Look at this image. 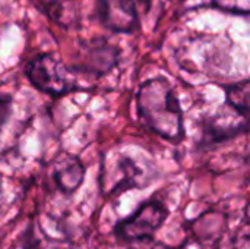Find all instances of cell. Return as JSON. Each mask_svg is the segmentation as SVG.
<instances>
[{
    "label": "cell",
    "instance_id": "obj_5",
    "mask_svg": "<svg viewBox=\"0 0 250 249\" xmlns=\"http://www.w3.org/2000/svg\"><path fill=\"white\" fill-rule=\"evenodd\" d=\"M120 51L105 40H95L85 43L79 53L78 62L70 66L73 72H82L94 76H103L108 73L119 62Z\"/></svg>",
    "mask_w": 250,
    "mask_h": 249
},
{
    "label": "cell",
    "instance_id": "obj_10",
    "mask_svg": "<svg viewBox=\"0 0 250 249\" xmlns=\"http://www.w3.org/2000/svg\"><path fill=\"white\" fill-rule=\"evenodd\" d=\"M223 88L226 91V104H229L240 114L249 117V81L243 79Z\"/></svg>",
    "mask_w": 250,
    "mask_h": 249
},
{
    "label": "cell",
    "instance_id": "obj_6",
    "mask_svg": "<svg viewBox=\"0 0 250 249\" xmlns=\"http://www.w3.org/2000/svg\"><path fill=\"white\" fill-rule=\"evenodd\" d=\"M97 16L101 25L113 32L130 34L139 28L135 0H97Z\"/></svg>",
    "mask_w": 250,
    "mask_h": 249
},
{
    "label": "cell",
    "instance_id": "obj_3",
    "mask_svg": "<svg viewBox=\"0 0 250 249\" xmlns=\"http://www.w3.org/2000/svg\"><path fill=\"white\" fill-rule=\"evenodd\" d=\"M167 217V207L158 200H149L148 203L142 204L132 216L117 222L114 235L123 242L152 241V236L161 229Z\"/></svg>",
    "mask_w": 250,
    "mask_h": 249
},
{
    "label": "cell",
    "instance_id": "obj_13",
    "mask_svg": "<svg viewBox=\"0 0 250 249\" xmlns=\"http://www.w3.org/2000/svg\"><path fill=\"white\" fill-rule=\"evenodd\" d=\"M12 113V97L0 91V128L7 122Z\"/></svg>",
    "mask_w": 250,
    "mask_h": 249
},
{
    "label": "cell",
    "instance_id": "obj_11",
    "mask_svg": "<svg viewBox=\"0 0 250 249\" xmlns=\"http://www.w3.org/2000/svg\"><path fill=\"white\" fill-rule=\"evenodd\" d=\"M23 249H72L67 242L51 239L50 236L38 238L34 233V229L29 227L23 238Z\"/></svg>",
    "mask_w": 250,
    "mask_h": 249
},
{
    "label": "cell",
    "instance_id": "obj_2",
    "mask_svg": "<svg viewBox=\"0 0 250 249\" xmlns=\"http://www.w3.org/2000/svg\"><path fill=\"white\" fill-rule=\"evenodd\" d=\"M25 73L34 88L50 97L59 98L76 90L75 72L48 53L34 57Z\"/></svg>",
    "mask_w": 250,
    "mask_h": 249
},
{
    "label": "cell",
    "instance_id": "obj_4",
    "mask_svg": "<svg viewBox=\"0 0 250 249\" xmlns=\"http://www.w3.org/2000/svg\"><path fill=\"white\" fill-rule=\"evenodd\" d=\"M249 117L240 114L229 104L221 106L212 116L205 117L202 144H220L248 131Z\"/></svg>",
    "mask_w": 250,
    "mask_h": 249
},
{
    "label": "cell",
    "instance_id": "obj_8",
    "mask_svg": "<svg viewBox=\"0 0 250 249\" xmlns=\"http://www.w3.org/2000/svg\"><path fill=\"white\" fill-rule=\"evenodd\" d=\"M38 9L48 15L53 21L63 26H72L78 19V7L75 0H34Z\"/></svg>",
    "mask_w": 250,
    "mask_h": 249
},
{
    "label": "cell",
    "instance_id": "obj_9",
    "mask_svg": "<svg viewBox=\"0 0 250 249\" xmlns=\"http://www.w3.org/2000/svg\"><path fill=\"white\" fill-rule=\"evenodd\" d=\"M117 166H119V170L122 172V178L119 182L114 183L110 194H119V192H123V191H127L132 188H141L139 179L144 176V173L130 157L122 156Z\"/></svg>",
    "mask_w": 250,
    "mask_h": 249
},
{
    "label": "cell",
    "instance_id": "obj_1",
    "mask_svg": "<svg viewBox=\"0 0 250 249\" xmlns=\"http://www.w3.org/2000/svg\"><path fill=\"white\" fill-rule=\"evenodd\" d=\"M138 113L148 129L170 142L185 139V119L180 101L170 81L157 76L144 82L136 95Z\"/></svg>",
    "mask_w": 250,
    "mask_h": 249
},
{
    "label": "cell",
    "instance_id": "obj_12",
    "mask_svg": "<svg viewBox=\"0 0 250 249\" xmlns=\"http://www.w3.org/2000/svg\"><path fill=\"white\" fill-rule=\"evenodd\" d=\"M212 6L234 15H249L250 0H212Z\"/></svg>",
    "mask_w": 250,
    "mask_h": 249
},
{
    "label": "cell",
    "instance_id": "obj_7",
    "mask_svg": "<svg viewBox=\"0 0 250 249\" xmlns=\"http://www.w3.org/2000/svg\"><path fill=\"white\" fill-rule=\"evenodd\" d=\"M83 176L85 166L72 154H63L53 167V179L57 188L66 195L73 194L82 185Z\"/></svg>",
    "mask_w": 250,
    "mask_h": 249
}]
</instances>
